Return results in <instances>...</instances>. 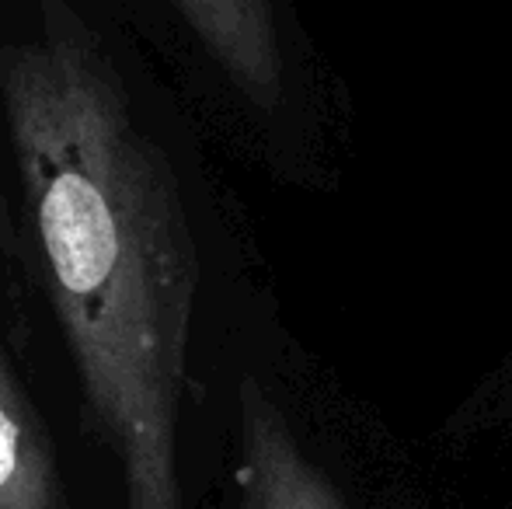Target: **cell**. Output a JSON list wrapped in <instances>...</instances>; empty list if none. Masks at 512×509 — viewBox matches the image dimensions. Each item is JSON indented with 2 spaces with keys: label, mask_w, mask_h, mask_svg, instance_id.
Instances as JSON below:
<instances>
[{
  "label": "cell",
  "mask_w": 512,
  "mask_h": 509,
  "mask_svg": "<svg viewBox=\"0 0 512 509\" xmlns=\"http://www.w3.org/2000/svg\"><path fill=\"white\" fill-rule=\"evenodd\" d=\"M0 95L28 231L122 509H185L178 408L199 248L175 164L140 119L105 39L70 0H39L0 53Z\"/></svg>",
  "instance_id": "cell-1"
},
{
  "label": "cell",
  "mask_w": 512,
  "mask_h": 509,
  "mask_svg": "<svg viewBox=\"0 0 512 509\" xmlns=\"http://www.w3.org/2000/svg\"><path fill=\"white\" fill-rule=\"evenodd\" d=\"M237 509H349L335 478L297 440L269 391L237 384Z\"/></svg>",
  "instance_id": "cell-2"
},
{
  "label": "cell",
  "mask_w": 512,
  "mask_h": 509,
  "mask_svg": "<svg viewBox=\"0 0 512 509\" xmlns=\"http://www.w3.org/2000/svg\"><path fill=\"white\" fill-rule=\"evenodd\" d=\"M209 60L258 112H276L286 95V49L272 0H168Z\"/></svg>",
  "instance_id": "cell-3"
},
{
  "label": "cell",
  "mask_w": 512,
  "mask_h": 509,
  "mask_svg": "<svg viewBox=\"0 0 512 509\" xmlns=\"http://www.w3.org/2000/svg\"><path fill=\"white\" fill-rule=\"evenodd\" d=\"M0 509H70L46 419L21 381L0 328Z\"/></svg>",
  "instance_id": "cell-4"
},
{
  "label": "cell",
  "mask_w": 512,
  "mask_h": 509,
  "mask_svg": "<svg viewBox=\"0 0 512 509\" xmlns=\"http://www.w3.org/2000/svg\"><path fill=\"white\" fill-rule=\"evenodd\" d=\"M21 255H25V238H21V227L11 213V203H7V189L0 182V258L18 262Z\"/></svg>",
  "instance_id": "cell-5"
}]
</instances>
